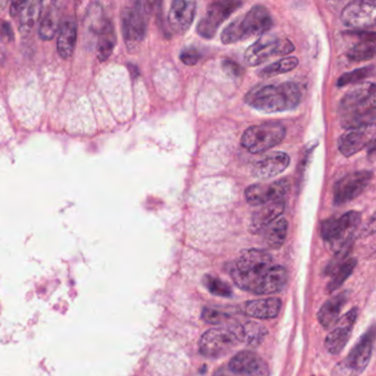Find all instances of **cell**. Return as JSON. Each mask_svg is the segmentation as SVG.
<instances>
[{"mask_svg": "<svg viewBox=\"0 0 376 376\" xmlns=\"http://www.w3.org/2000/svg\"><path fill=\"white\" fill-rule=\"evenodd\" d=\"M238 288L256 295H271L282 292L287 284L288 274L274 262L269 253L247 249L242 253L230 271Z\"/></svg>", "mask_w": 376, "mask_h": 376, "instance_id": "cell-1", "label": "cell"}, {"mask_svg": "<svg viewBox=\"0 0 376 376\" xmlns=\"http://www.w3.org/2000/svg\"><path fill=\"white\" fill-rule=\"evenodd\" d=\"M339 118L347 129L368 128L375 123V85L366 83L344 95L339 105Z\"/></svg>", "mask_w": 376, "mask_h": 376, "instance_id": "cell-2", "label": "cell"}, {"mask_svg": "<svg viewBox=\"0 0 376 376\" xmlns=\"http://www.w3.org/2000/svg\"><path fill=\"white\" fill-rule=\"evenodd\" d=\"M301 89L292 82L258 87L249 91L245 98L251 107L264 113L292 111L301 104Z\"/></svg>", "mask_w": 376, "mask_h": 376, "instance_id": "cell-3", "label": "cell"}, {"mask_svg": "<svg viewBox=\"0 0 376 376\" xmlns=\"http://www.w3.org/2000/svg\"><path fill=\"white\" fill-rule=\"evenodd\" d=\"M273 26V18L264 6H254L247 14L231 22L223 30L221 40L224 44H238L253 37H262Z\"/></svg>", "mask_w": 376, "mask_h": 376, "instance_id": "cell-4", "label": "cell"}, {"mask_svg": "<svg viewBox=\"0 0 376 376\" xmlns=\"http://www.w3.org/2000/svg\"><path fill=\"white\" fill-rule=\"evenodd\" d=\"M360 223L361 214L357 211L325 220L321 225V236L328 249L338 256H346Z\"/></svg>", "mask_w": 376, "mask_h": 376, "instance_id": "cell-5", "label": "cell"}, {"mask_svg": "<svg viewBox=\"0 0 376 376\" xmlns=\"http://www.w3.org/2000/svg\"><path fill=\"white\" fill-rule=\"evenodd\" d=\"M286 128L280 123L255 125L242 136V146L252 154H260L284 141Z\"/></svg>", "mask_w": 376, "mask_h": 376, "instance_id": "cell-6", "label": "cell"}, {"mask_svg": "<svg viewBox=\"0 0 376 376\" xmlns=\"http://www.w3.org/2000/svg\"><path fill=\"white\" fill-rule=\"evenodd\" d=\"M373 343V331H368L352 349L349 355L334 366L331 376H360L371 361Z\"/></svg>", "mask_w": 376, "mask_h": 376, "instance_id": "cell-7", "label": "cell"}, {"mask_svg": "<svg viewBox=\"0 0 376 376\" xmlns=\"http://www.w3.org/2000/svg\"><path fill=\"white\" fill-rule=\"evenodd\" d=\"M149 5V3H136L133 7H127L123 11V33L128 49H134L144 40L152 10Z\"/></svg>", "mask_w": 376, "mask_h": 376, "instance_id": "cell-8", "label": "cell"}, {"mask_svg": "<svg viewBox=\"0 0 376 376\" xmlns=\"http://www.w3.org/2000/svg\"><path fill=\"white\" fill-rule=\"evenodd\" d=\"M295 50V46L288 39L276 35H262L245 52V60L251 66H258L274 55H288Z\"/></svg>", "mask_w": 376, "mask_h": 376, "instance_id": "cell-9", "label": "cell"}, {"mask_svg": "<svg viewBox=\"0 0 376 376\" xmlns=\"http://www.w3.org/2000/svg\"><path fill=\"white\" fill-rule=\"evenodd\" d=\"M242 5V1L238 0H217L210 3L206 8V15L199 22L197 29L199 35L202 38H213L223 22Z\"/></svg>", "mask_w": 376, "mask_h": 376, "instance_id": "cell-10", "label": "cell"}, {"mask_svg": "<svg viewBox=\"0 0 376 376\" xmlns=\"http://www.w3.org/2000/svg\"><path fill=\"white\" fill-rule=\"evenodd\" d=\"M238 343V339L231 329H210L201 337L199 351L203 357L219 359L228 355Z\"/></svg>", "mask_w": 376, "mask_h": 376, "instance_id": "cell-11", "label": "cell"}, {"mask_svg": "<svg viewBox=\"0 0 376 376\" xmlns=\"http://www.w3.org/2000/svg\"><path fill=\"white\" fill-rule=\"evenodd\" d=\"M372 178L371 171H355L344 177L333 189V202L336 206H342L355 200L368 189Z\"/></svg>", "mask_w": 376, "mask_h": 376, "instance_id": "cell-12", "label": "cell"}, {"mask_svg": "<svg viewBox=\"0 0 376 376\" xmlns=\"http://www.w3.org/2000/svg\"><path fill=\"white\" fill-rule=\"evenodd\" d=\"M289 190V181L282 179L268 184H252L245 191V199L251 206H264L267 203L284 200Z\"/></svg>", "mask_w": 376, "mask_h": 376, "instance_id": "cell-13", "label": "cell"}, {"mask_svg": "<svg viewBox=\"0 0 376 376\" xmlns=\"http://www.w3.org/2000/svg\"><path fill=\"white\" fill-rule=\"evenodd\" d=\"M357 308H352L343 317L339 318L332 330L325 338V348L331 355H339L347 346L351 336L352 329L357 319Z\"/></svg>", "mask_w": 376, "mask_h": 376, "instance_id": "cell-14", "label": "cell"}, {"mask_svg": "<svg viewBox=\"0 0 376 376\" xmlns=\"http://www.w3.org/2000/svg\"><path fill=\"white\" fill-rule=\"evenodd\" d=\"M376 5L371 1H353L342 11L344 25L355 29L372 27L375 24Z\"/></svg>", "mask_w": 376, "mask_h": 376, "instance_id": "cell-15", "label": "cell"}, {"mask_svg": "<svg viewBox=\"0 0 376 376\" xmlns=\"http://www.w3.org/2000/svg\"><path fill=\"white\" fill-rule=\"evenodd\" d=\"M232 373L245 376H267L268 366L260 355L252 351L238 352L229 363Z\"/></svg>", "mask_w": 376, "mask_h": 376, "instance_id": "cell-16", "label": "cell"}, {"mask_svg": "<svg viewBox=\"0 0 376 376\" xmlns=\"http://www.w3.org/2000/svg\"><path fill=\"white\" fill-rule=\"evenodd\" d=\"M197 3L195 1H182L176 0L171 3L169 11V25L171 30L177 35L187 33L195 20Z\"/></svg>", "mask_w": 376, "mask_h": 376, "instance_id": "cell-17", "label": "cell"}, {"mask_svg": "<svg viewBox=\"0 0 376 376\" xmlns=\"http://www.w3.org/2000/svg\"><path fill=\"white\" fill-rule=\"evenodd\" d=\"M290 158L282 152H271L253 163L252 174L255 178L269 179L284 172L288 168Z\"/></svg>", "mask_w": 376, "mask_h": 376, "instance_id": "cell-18", "label": "cell"}, {"mask_svg": "<svg viewBox=\"0 0 376 376\" xmlns=\"http://www.w3.org/2000/svg\"><path fill=\"white\" fill-rule=\"evenodd\" d=\"M282 309V301L277 297L264 298L242 303L241 312L256 319H273Z\"/></svg>", "mask_w": 376, "mask_h": 376, "instance_id": "cell-19", "label": "cell"}, {"mask_svg": "<svg viewBox=\"0 0 376 376\" xmlns=\"http://www.w3.org/2000/svg\"><path fill=\"white\" fill-rule=\"evenodd\" d=\"M285 210V200L276 201V202L267 203L260 208L251 217L249 222V231L253 234H258L267 228L268 225L279 219Z\"/></svg>", "mask_w": 376, "mask_h": 376, "instance_id": "cell-20", "label": "cell"}, {"mask_svg": "<svg viewBox=\"0 0 376 376\" xmlns=\"http://www.w3.org/2000/svg\"><path fill=\"white\" fill-rule=\"evenodd\" d=\"M370 143L368 128L349 129L347 133L339 138V150L346 157H351L353 154L361 152Z\"/></svg>", "mask_w": 376, "mask_h": 376, "instance_id": "cell-21", "label": "cell"}, {"mask_svg": "<svg viewBox=\"0 0 376 376\" xmlns=\"http://www.w3.org/2000/svg\"><path fill=\"white\" fill-rule=\"evenodd\" d=\"M76 38H78V25L73 17H68L60 24L57 44L60 57L69 59L72 55L75 48Z\"/></svg>", "mask_w": 376, "mask_h": 376, "instance_id": "cell-22", "label": "cell"}, {"mask_svg": "<svg viewBox=\"0 0 376 376\" xmlns=\"http://www.w3.org/2000/svg\"><path fill=\"white\" fill-rule=\"evenodd\" d=\"M231 330L238 339V343L241 342L249 347H258L267 336V329L256 322H244L233 327Z\"/></svg>", "mask_w": 376, "mask_h": 376, "instance_id": "cell-23", "label": "cell"}, {"mask_svg": "<svg viewBox=\"0 0 376 376\" xmlns=\"http://www.w3.org/2000/svg\"><path fill=\"white\" fill-rule=\"evenodd\" d=\"M348 294L342 292L339 295L331 297L329 301L323 303V306L320 308L318 312V319L322 327L331 328L336 325L340 318L342 308L347 303Z\"/></svg>", "mask_w": 376, "mask_h": 376, "instance_id": "cell-24", "label": "cell"}, {"mask_svg": "<svg viewBox=\"0 0 376 376\" xmlns=\"http://www.w3.org/2000/svg\"><path fill=\"white\" fill-rule=\"evenodd\" d=\"M116 44V33L114 25L111 20L105 19L98 30V57L100 61H105L111 57Z\"/></svg>", "mask_w": 376, "mask_h": 376, "instance_id": "cell-25", "label": "cell"}, {"mask_svg": "<svg viewBox=\"0 0 376 376\" xmlns=\"http://www.w3.org/2000/svg\"><path fill=\"white\" fill-rule=\"evenodd\" d=\"M361 40L352 46L348 57L353 62H362L372 60L375 55V35L374 33H360Z\"/></svg>", "mask_w": 376, "mask_h": 376, "instance_id": "cell-26", "label": "cell"}, {"mask_svg": "<svg viewBox=\"0 0 376 376\" xmlns=\"http://www.w3.org/2000/svg\"><path fill=\"white\" fill-rule=\"evenodd\" d=\"M262 232H264V241L269 249H280L287 238V220L284 217L277 219L276 221L268 225Z\"/></svg>", "mask_w": 376, "mask_h": 376, "instance_id": "cell-27", "label": "cell"}, {"mask_svg": "<svg viewBox=\"0 0 376 376\" xmlns=\"http://www.w3.org/2000/svg\"><path fill=\"white\" fill-rule=\"evenodd\" d=\"M41 10H42L41 1H27V5L19 15L20 31L22 35H29L31 33L35 22L40 18Z\"/></svg>", "mask_w": 376, "mask_h": 376, "instance_id": "cell-28", "label": "cell"}, {"mask_svg": "<svg viewBox=\"0 0 376 376\" xmlns=\"http://www.w3.org/2000/svg\"><path fill=\"white\" fill-rule=\"evenodd\" d=\"M355 266H357V260L348 258V260H343L341 264H339L338 267L332 268V278L328 284L327 292L331 294L341 287L348 277L353 273Z\"/></svg>", "mask_w": 376, "mask_h": 376, "instance_id": "cell-29", "label": "cell"}, {"mask_svg": "<svg viewBox=\"0 0 376 376\" xmlns=\"http://www.w3.org/2000/svg\"><path fill=\"white\" fill-rule=\"evenodd\" d=\"M60 19L57 8H50L46 12V16L41 20L40 27H39V35L42 40H51L57 33L59 27Z\"/></svg>", "mask_w": 376, "mask_h": 376, "instance_id": "cell-30", "label": "cell"}, {"mask_svg": "<svg viewBox=\"0 0 376 376\" xmlns=\"http://www.w3.org/2000/svg\"><path fill=\"white\" fill-rule=\"evenodd\" d=\"M298 63H299V61H298L297 57H284V59L279 60L277 62L267 65L265 68L262 69L258 72V75L262 76V78H269V76L287 73L289 71L294 70L297 66Z\"/></svg>", "mask_w": 376, "mask_h": 376, "instance_id": "cell-31", "label": "cell"}, {"mask_svg": "<svg viewBox=\"0 0 376 376\" xmlns=\"http://www.w3.org/2000/svg\"><path fill=\"white\" fill-rule=\"evenodd\" d=\"M203 285L213 295L220 296V297H231L233 295L230 285L223 282L219 277L206 275L203 277Z\"/></svg>", "mask_w": 376, "mask_h": 376, "instance_id": "cell-32", "label": "cell"}, {"mask_svg": "<svg viewBox=\"0 0 376 376\" xmlns=\"http://www.w3.org/2000/svg\"><path fill=\"white\" fill-rule=\"evenodd\" d=\"M374 74V65L366 66V68L357 69L349 73H344L338 80V87H347L349 84H355L362 80L368 79Z\"/></svg>", "mask_w": 376, "mask_h": 376, "instance_id": "cell-33", "label": "cell"}, {"mask_svg": "<svg viewBox=\"0 0 376 376\" xmlns=\"http://www.w3.org/2000/svg\"><path fill=\"white\" fill-rule=\"evenodd\" d=\"M223 71L225 73L232 76V78H241L243 75L244 70L241 65L234 62L232 60H223L222 62Z\"/></svg>", "mask_w": 376, "mask_h": 376, "instance_id": "cell-34", "label": "cell"}, {"mask_svg": "<svg viewBox=\"0 0 376 376\" xmlns=\"http://www.w3.org/2000/svg\"><path fill=\"white\" fill-rule=\"evenodd\" d=\"M202 319L208 323H212V325H217V323H222L223 320L225 319V314L217 312V310H214V309L204 308L202 312Z\"/></svg>", "mask_w": 376, "mask_h": 376, "instance_id": "cell-35", "label": "cell"}, {"mask_svg": "<svg viewBox=\"0 0 376 376\" xmlns=\"http://www.w3.org/2000/svg\"><path fill=\"white\" fill-rule=\"evenodd\" d=\"M182 62L186 65H195L199 62L201 59V53L195 48H189V49L183 50L180 55Z\"/></svg>", "mask_w": 376, "mask_h": 376, "instance_id": "cell-36", "label": "cell"}, {"mask_svg": "<svg viewBox=\"0 0 376 376\" xmlns=\"http://www.w3.org/2000/svg\"><path fill=\"white\" fill-rule=\"evenodd\" d=\"M0 35L6 42H9L14 39V33H12V29L8 22L0 21Z\"/></svg>", "mask_w": 376, "mask_h": 376, "instance_id": "cell-37", "label": "cell"}, {"mask_svg": "<svg viewBox=\"0 0 376 376\" xmlns=\"http://www.w3.org/2000/svg\"><path fill=\"white\" fill-rule=\"evenodd\" d=\"M27 5V1H14L10 6V14L12 17L19 16Z\"/></svg>", "mask_w": 376, "mask_h": 376, "instance_id": "cell-38", "label": "cell"}, {"mask_svg": "<svg viewBox=\"0 0 376 376\" xmlns=\"http://www.w3.org/2000/svg\"></svg>", "mask_w": 376, "mask_h": 376, "instance_id": "cell-39", "label": "cell"}]
</instances>
